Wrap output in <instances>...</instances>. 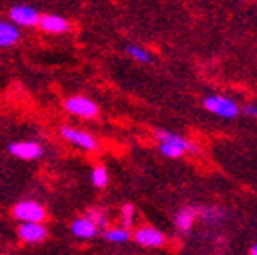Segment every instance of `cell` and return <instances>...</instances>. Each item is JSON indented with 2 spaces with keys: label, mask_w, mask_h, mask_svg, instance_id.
<instances>
[{
  "label": "cell",
  "mask_w": 257,
  "mask_h": 255,
  "mask_svg": "<svg viewBox=\"0 0 257 255\" xmlns=\"http://www.w3.org/2000/svg\"><path fill=\"white\" fill-rule=\"evenodd\" d=\"M11 214L20 223H45L47 219V209L36 200H20L11 209Z\"/></svg>",
  "instance_id": "cell-1"
},
{
  "label": "cell",
  "mask_w": 257,
  "mask_h": 255,
  "mask_svg": "<svg viewBox=\"0 0 257 255\" xmlns=\"http://www.w3.org/2000/svg\"><path fill=\"white\" fill-rule=\"evenodd\" d=\"M59 134L66 143H70L75 148H80V150L84 152L98 150V140H96L91 132H86L82 129H75L72 125H64V127H61Z\"/></svg>",
  "instance_id": "cell-2"
},
{
  "label": "cell",
  "mask_w": 257,
  "mask_h": 255,
  "mask_svg": "<svg viewBox=\"0 0 257 255\" xmlns=\"http://www.w3.org/2000/svg\"><path fill=\"white\" fill-rule=\"evenodd\" d=\"M63 107L68 114L82 118V120H93L98 114V105L84 95H72L68 98H64Z\"/></svg>",
  "instance_id": "cell-3"
},
{
  "label": "cell",
  "mask_w": 257,
  "mask_h": 255,
  "mask_svg": "<svg viewBox=\"0 0 257 255\" xmlns=\"http://www.w3.org/2000/svg\"><path fill=\"white\" fill-rule=\"evenodd\" d=\"M8 16H9V24H13L15 27L31 29V27H38L41 13L36 8H32V6L16 4L9 8Z\"/></svg>",
  "instance_id": "cell-4"
},
{
  "label": "cell",
  "mask_w": 257,
  "mask_h": 255,
  "mask_svg": "<svg viewBox=\"0 0 257 255\" xmlns=\"http://www.w3.org/2000/svg\"><path fill=\"white\" fill-rule=\"evenodd\" d=\"M204 107L209 112L221 116V118H227V120L236 118L239 114V107H237L236 102L223 95H207L204 98Z\"/></svg>",
  "instance_id": "cell-5"
},
{
  "label": "cell",
  "mask_w": 257,
  "mask_h": 255,
  "mask_svg": "<svg viewBox=\"0 0 257 255\" xmlns=\"http://www.w3.org/2000/svg\"><path fill=\"white\" fill-rule=\"evenodd\" d=\"M8 152L20 161H36L43 156V147L36 141H15L8 147Z\"/></svg>",
  "instance_id": "cell-6"
},
{
  "label": "cell",
  "mask_w": 257,
  "mask_h": 255,
  "mask_svg": "<svg viewBox=\"0 0 257 255\" xmlns=\"http://www.w3.org/2000/svg\"><path fill=\"white\" fill-rule=\"evenodd\" d=\"M16 235L25 244H38L47 239L48 230L41 223H20L16 228Z\"/></svg>",
  "instance_id": "cell-7"
},
{
  "label": "cell",
  "mask_w": 257,
  "mask_h": 255,
  "mask_svg": "<svg viewBox=\"0 0 257 255\" xmlns=\"http://www.w3.org/2000/svg\"><path fill=\"white\" fill-rule=\"evenodd\" d=\"M134 241H136L140 246H145V248H159L166 243V237H165V234L161 230H157V228L143 225V227H140L134 232Z\"/></svg>",
  "instance_id": "cell-8"
},
{
  "label": "cell",
  "mask_w": 257,
  "mask_h": 255,
  "mask_svg": "<svg viewBox=\"0 0 257 255\" xmlns=\"http://www.w3.org/2000/svg\"><path fill=\"white\" fill-rule=\"evenodd\" d=\"M156 140L159 141V145H170V147H175L179 150H182L184 154L186 152H193V154L200 152V148L195 143H191V141H188L186 138H182L179 134H173L170 131H163V129H157L156 131Z\"/></svg>",
  "instance_id": "cell-9"
},
{
  "label": "cell",
  "mask_w": 257,
  "mask_h": 255,
  "mask_svg": "<svg viewBox=\"0 0 257 255\" xmlns=\"http://www.w3.org/2000/svg\"><path fill=\"white\" fill-rule=\"evenodd\" d=\"M38 27L43 32L48 34H64V32L70 31V22L61 15H52V13H47V15L40 16V22H38Z\"/></svg>",
  "instance_id": "cell-10"
},
{
  "label": "cell",
  "mask_w": 257,
  "mask_h": 255,
  "mask_svg": "<svg viewBox=\"0 0 257 255\" xmlns=\"http://www.w3.org/2000/svg\"><path fill=\"white\" fill-rule=\"evenodd\" d=\"M70 232L77 239H93L98 234V227L93 225L86 216H79L70 223Z\"/></svg>",
  "instance_id": "cell-11"
},
{
  "label": "cell",
  "mask_w": 257,
  "mask_h": 255,
  "mask_svg": "<svg viewBox=\"0 0 257 255\" xmlns=\"http://www.w3.org/2000/svg\"><path fill=\"white\" fill-rule=\"evenodd\" d=\"M197 218H198V207H182L175 214V218H173V223H175V228L181 234H188Z\"/></svg>",
  "instance_id": "cell-12"
},
{
  "label": "cell",
  "mask_w": 257,
  "mask_h": 255,
  "mask_svg": "<svg viewBox=\"0 0 257 255\" xmlns=\"http://www.w3.org/2000/svg\"><path fill=\"white\" fill-rule=\"evenodd\" d=\"M20 29L6 20H0V48H11L20 41Z\"/></svg>",
  "instance_id": "cell-13"
},
{
  "label": "cell",
  "mask_w": 257,
  "mask_h": 255,
  "mask_svg": "<svg viewBox=\"0 0 257 255\" xmlns=\"http://www.w3.org/2000/svg\"><path fill=\"white\" fill-rule=\"evenodd\" d=\"M125 54H127L128 57H133L134 61H138V63H141V64L154 63L152 54H150L147 48L140 47V45H127V47H125Z\"/></svg>",
  "instance_id": "cell-14"
},
{
  "label": "cell",
  "mask_w": 257,
  "mask_h": 255,
  "mask_svg": "<svg viewBox=\"0 0 257 255\" xmlns=\"http://www.w3.org/2000/svg\"><path fill=\"white\" fill-rule=\"evenodd\" d=\"M89 179H91V184L95 188L104 189L109 182V172H107V168H105V164H95V166L91 168Z\"/></svg>",
  "instance_id": "cell-15"
},
{
  "label": "cell",
  "mask_w": 257,
  "mask_h": 255,
  "mask_svg": "<svg viewBox=\"0 0 257 255\" xmlns=\"http://www.w3.org/2000/svg\"><path fill=\"white\" fill-rule=\"evenodd\" d=\"M104 239L107 241V243L121 244L131 239V234H128V230L123 227H109L104 230Z\"/></svg>",
  "instance_id": "cell-16"
},
{
  "label": "cell",
  "mask_w": 257,
  "mask_h": 255,
  "mask_svg": "<svg viewBox=\"0 0 257 255\" xmlns=\"http://www.w3.org/2000/svg\"><path fill=\"white\" fill-rule=\"evenodd\" d=\"M84 216L98 228L107 225V214H105V211L102 207H89Z\"/></svg>",
  "instance_id": "cell-17"
},
{
  "label": "cell",
  "mask_w": 257,
  "mask_h": 255,
  "mask_svg": "<svg viewBox=\"0 0 257 255\" xmlns=\"http://www.w3.org/2000/svg\"><path fill=\"white\" fill-rule=\"evenodd\" d=\"M134 216H136V207H134L133 203H125L120 211L121 227L127 228V227H131V225H134Z\"/></svg>",
  "instance_id": "cell-18"
},
{
  "label": "cell",
  "mask_w": 257,
  "mask_h": 255,
  "mask_svg": "<svg viewBox=\"0 0 257 255\" xmlns=\"http://www.w3.org/2000/svg\"><path fill=\"white\" fill-rule=\"evenodd\" d=\"M198 216H200L204 221H207V223H214V221L223 218V212L214 207H200L198 209Z\"/></svg>",
  "instance_id": "cell-19"
},
{
  "label": "cell",
  "mask_w": 257,
  "mask_h": 255,
  "mask_svg": "<svg viewBox=\"0 0 257 255\" xmlns=\"http://www.w3.org/2000/svg\"><path fill=\"white\" fill-rule=\"evenodd\" d=\"M159 152H161V156L170 157V159H177V157L184 156V152L175 147H170V145H159Z\"/></svg>",
  "instance_id": "cell-20"
},
{
  "label": "cell",
  "mask_w": 257,
  "mask_h": 255,
  "mask_svg": "<svg viewBox=\"0 0 257 255\" xmlns=\"http://www.w3.org/2000/svg\"><path fill=\"white\" fill-rule=\"evenodd\" d=\"M245 112L248 116H252V118H257V105H246Z\"/></svg>",
  "instance_id": "cell-21"
},
{
  "label": "cell",
  "mask_w": 257,
  "mask_h": 255,
  "mask_svg": "<svg viewBox=\"0 0 257 255\" xmlns=\"http://www.w3.org/2000/svg\"><path fill=\"white\" fill-rule=\"evenodd\" d=\"M250 255H257V244H253L252 250H250Z\"/></svg>",
  "instance_id": "cell-22"
}]
</instances>
